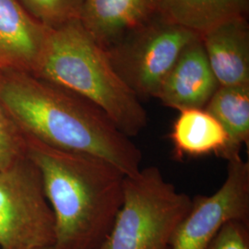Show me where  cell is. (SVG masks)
<instances>
[{
    "label": "cell",
    "mask_w": 249,
    "mask_h": 249,
    "mask_svg": "<svg viewBox=\"0 0 249 249\" xmlns=\"http://www.w3.org/2000/svg\"><path fill=\"white\" fill-rule=\"evenodd\" d=\"M1 100L24 136L63 151L109 161L125 176L142 169V153L99 107L28 72L2 73Z\"/></svg>",
    "instance_id": "1"
},
{
    "label": "cell",
    "mask_w": 249,
    "mask_h": 249,
    "mask_svg": "<svg viewBox=\"0 0 249 249\" xmlns=\"http://www.w3.org/2000/svg\"><path fill=\"white\" fill-rule=\"evenodd\" d=\"M205 249H249V222H227Z\"/></svg>",
    "instance_id": "17"
},
{
    "label": "cell",
    "mask_w": 249,
    "mask_h": 249,
    "mask_svg": "<svg viewBox=\"0 0 249 249\" xmlns=\"http://www.w3.org/2000/svg\"><path fill=\"white\" fill-rule=\"evenodd\" d=\"M196 37L155 12L106 50L117 74L139 98H156L180 53Z\"/></svg>",
    "instance_id": "5"
},
{
    "label": "cell",
    "mask_w": 249,
    "mask_h": 249,
    "mask_svg": "<svg viewBox=\"0 0 249 249\" xmlns=\"http://www.w3.org/2000/svg\"><path fill=\"white\" fill-rule=\"evenodd\" d=\"M151 0H83L80 21L105 49L155 13Z\"/></svg>",
    "instance_id": "11"
},
{
    "label": "cell",
    "mask_w": 249,
    "mask_h": 249,
    "mask_svg": "<svg viewBox=\"0 0 249 249\" xmlns=\"http://www.w3.org/2000/svg\"><path fill=\"white\" fill-rule=\"evenodd\" d=\"M219 87L198 36L181 52L163 80L156 99L163 106L179 112L204 109Z\"/></svg>",
    "instance_id": "8"
},
{
    "label": "cell",
    "mask_w": 249,
    "mask_h": 249,
    "mask_svg": "<svg viewBox=\"0 0 249 249\" xmlns=\"http://www.w3.org/2000/svg\"><path fill=\"white\" fill-rule=\"evenodd\" d=\"M57 249L54 245H53V246H48V247H43V248H38V249Z\"/></svg>",
    "instance_id": "18"
},
{
    "label": "cell",
    "mask_w": 249,
    "mask_h": 249,
    "mask_svg": "<svg viewBox=\"0 0 249 249\" xmlns=\"http://www.w3.org/2000/svg\"><path fill=\"white\" fill-rule=\"evenodd\" d=\"M42 25L53 29L80 19L83 0H18Z\"/></svg>",
    "instance_id": "15"
},
{
    "label": "cell",
    "mask_w": 249,
    "mask_h": 249,
    "mask_svg": "<svg viewBox=\"0 0 249 249\" xmlns=\"http://www.w3.org/2000/svg\"><path fill=\"white\" fill-rule=\"evenodd\" d=\"M47 32L18 0H0V72L32 73Z\"/></svg>",
    "instance_id": "9"
},
{
    "label": "cell",
    "mask_w": 249,
    "mask_h": 249,
    "mask_svg": "<svg viewBox=\"0 0 249 249\" xmlns=\"http://www.w3.org/2000/svg\"><path fill=\"white\" fill-rule=\"evenodd\" d=\"M25 138L27 156L41 174L53 212L54 246L98 249L122 204L125 175L102 158Z\"/></svg>",
    "instance_id": "2"
},
{
    "label": "cell",
    "mask_w": 249,
    "mask_h": 249,
    "mask_svg": "<svg viewBox=\"0 0 249 249\" xmlns=\"http://www.w3.org/2000/svg\"><path fill=\"white\" fill-rule=\"evenodd\" d=\"M170 140L179 158L209 154L222 157L228 141L222 124L205 109L180 111L172 126Z\"/></svg>",
    "instance_id": "13"
},
{
    "label": "cell",
    "mask_w": 249,
    "mask_h": 249,
    "mask_svg": "<svg viewBox=\"0 0 249 249\" xmlns=\"http://www.w3.org/2000/svg\"><path fill=\"white\" fill-rule=\"evenodd\" d=\"M155 11L178 26L203 36L224 21L249 17V0H151Z\"/></svg>",
    "instance_id": "12"
},
{
    "label": "cell",
    "mask_w": 249,
    "mask_h": 249,
    "mask_svg": "<svg viewBox=\"0 0 249 249\" xmlns=\"http://www.w3.org/2000/svg\"><path fill=\"white\" fill-rule=\"evenodd\" d=\"M192 199L165 180L156 166L125 176L123 201L98 249H170Z\"/></svg>",
    "instance_id": "4"
},
{
    "label": "cell",
    "mask_w": 249,
    "mask_h": 249,
    "mask_svg": "<svg viewBox=\"0 0 249 249\" xmlns=\"http://www.w3.org/2000/svg\"><path fill=\"white\" fill-rule=\"evenodd\" d=\"M54 245L53 212L41 174L27 156L0 169V249H35Z\"/></svg>",
    "instance_id": "6"
},
{
    "label": "cell",
    "mask_w": 249,
    "mask_h": 249,
    "mask_svg": "<svg viewBox=\"0 0 249 249\" xmlns=\"http://www.w3.org/2000/svg\"><path fill=\"white\" fill-rule=\"evenodd\" d=\"M208 61L220 86L249 84L248 17L231 18L200 36Z\"/></svg>",
    "instance_id": "10"
},
{
    "label": "cell",
    "mask_w": 249,
    "mask_h": 249,
    "mask_svg": "<svg viewBox=\"0 0 249 249\" xmlns=\"http://www.w3.org/2000/svg\"><path fill=\"white\" fill-rule=\"evenodd\" d=\"M2 72H0L1 90ZM27 157L26 138L9 116L0 94V169H7Z\"/></svg>",
    "instance_id": "16"
},
{
    "label": "cell",
    "mask_w": 249,
    "mask_h": 249,
    "mask_svg": "<svg viewBox=\"0 0 249 249\" xmlns=\"http://www.w3.org/2000/svg\"><path fill=\"white\" fill-rule=\"evenodd\" d=\"M31 74L88 100L130 139L147 126L142 100L120 78L107 50L80 19L48 29Z\"/></svg>",
    "instance_id": "3"
},
{
    "label": "cell",
    "mask_w": 249,
    "mask_h": 249,
    "mask_svg": "<svg viewBox=\"0 0 249 249\" xmlns=\"http://www.w3.org/2000/svg\"><path fill=\"white\" fill-rule=\"evenodd\" d=\"M249 222V163L239 157L228 160L222 187L209 196H196L178 225L170 249H205L229 221Z\"/></svg>",
    "instance_id": "7"
},
{
    "label": "cell",
    "mask_w": 249,
    "mask_h": 249,
    "mask_svg": "<svg viewBox=\"0 0 249 249\" xmlns=\"http://www.w3.org/2000/svg\"><path fill=\"white\" fill-rule=\"evenodd\" d=\"M204 109L219 121L227 135L222 157L227 160L239 157L241 148L249 144V84L220 86Z\"/></svg>",
    "instance_id": "14"
}]
</instances>
